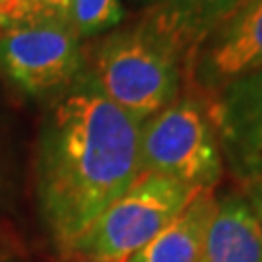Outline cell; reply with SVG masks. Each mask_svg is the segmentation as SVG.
Wrapping results in <instances>:
<instances>
[{"label": "cell", "instance_id": "cell-1", "mask_svg": "<svg viewBox=\"0 0 262 262\" xmlns=\"http://www.w3.org/2000/svg\"><path fill=\"white\" fill-rule=\"evenodd\" d=\"M142 121L107 99L82 74L47 113L37 150L43 224L68 251L140 177Z\"/></svg>", "mask_w": 262, "mask_h": 262}, {"label": "cell", "instance_id": "cell-2", "mask_svg": "<svg viewBox=\"0 0 262 262\" xmlns=\"http://www.w3.org/2000/svg\"><path fill=\"white\" fill-rule=\"evenodd\" d=\"M194 43L167 18H142L103 37L88 76L99 92L142 122L177 99L188 85Z\"/></svg>", "mask_w": 262, "mask_h": 262}, {"label": "cell", "instance_id": "cell-3", "mask_svg": "<svg viewBox=\"0 0 262 262\" xmlns=\"http://www.w3.org/2000/svg\"><path fill=\"white\" fill-rule=\"evenodd\" d=\"M185 92L142 122L140 175H163L196 190L214 188L224 173V151L212 105L192 88Z\"/></svg>", "mask_w": 262, "mask_h": 262}, {"label": "cell", "instance_id": "cell-4", "mask_svg": "<svg viewBox=\"0 0 262 262\" xmlns=\"http://www.w3.org/2000/svg\"><path fill=\"white\" fill-rule=\"evenodd\" d=\"M196 188L175 179L142 173L66 253L95 262H126L187 206Z\"/></svg>", "mask_w": 262, "mask_h": 262}, {"label": "cell", "instance_id": "cell-5", "mask_svg": "<svg viewBox=\"0 0 262 262\" xmlns=\"http://www.w3.org/2000/svg\"><path fill=\"white\" fill-rule=\"evenodd\" d=\"M84 53L68 19H45L0 31V70L29 95L70 88L82 76Z\"/></svg>", "mask_w": 262, "mask_h": 262}, {"label": "cell", "instance_id": "cell-6", "mask_svg": "<svg viewBox=\"0 0 262 262\" xmlns=\"http://www.w3.org/2000/svg\"><path fill=\"white\" fill-rule=\"evenodd\" d=\"M258 68H262V0H251L200 41L187 88L210 99L231 80Z\"/></svg>", "mask_w": 262, "mask_h": 262}, {"label": "cell", "instance_id": "cell-7", "mask_svg": "<svg viewBox=\"0 0 262 262\" xmlns=\"http://www.w3.org/2000/svg\"><path fill=\"white\" fill-rule=\"evenodd\" d=\"M222 151L243 181L262 175V68L210 97Z\"/></svg>", "mask_w": 262, "mask_h": 262}, {"label": "cell", "instance_id": "cell-8", "mask_svg": "<svg viewBox=\"0 0 262 262\" xmlns=\"http://www.w3.org/2000/svg\"><path fill=\"white\" fill-rule=\"evenodd\" d=\"M198 262H262V225L247 198L227 192L215 200Z\"/></svg>", "mask_w": 262, "mask_h": 262}, {"label": "cell", "instance_id": "cell-9", "mask_svg": "<svg viewBox=\"0 0 262 262\" xmlns=\"http://www.w3.org/2000/svg\"><path fill=\"white\" fill-rule=\"evenodd\" d=\"M215 200L214 188L196 190L187 206L126 262H198Z\"/></svg>", "mask_w": 262, "mask_h": 262}, {"label": "cell", "instance_id": "cell-10", "mask_svg": "<svg viewBox=\"0 0 262 262\" xmlns=\"http://www.w3.org/2000/svg\"><path fill=\"white\" fill-rule=\"evenodd\" d=\"M142 12H154L187 33L194 47L206 37L208 19L215 0H130ZM196 51V49H194Z\"/></svg>", "mask_w": 262, "mask_h": 262}, {"label": "cell", "instance_id": "cell-11", "mask_svg": "<svg viewBox=\"0 0 262 262\" xmlns=\"http://www.w3.org/2000/svg\"><path fill=\"white\" fill-rule=\"evenodd\" d=\"M121 19L122 6L119 0H70L68 21L80 39L103 33Z\"/></svg>", "mask_w": 262, "mask_h": 262}, {"label": "cell", "instance_id": "cell-12", "mask_svg": "<svg viewBox=\"0 0 262 262\" xmlns=\"http://www.w3.org/2000/svg\"><path fill=\"white\" fill-rule=\"evenodd\" d=\"M70 0H0V31L45 19H68Z\"/></svg>", "mask_w": 262, "mask_h": 262}, {"label": "cell", "instance_id": "cell-13", "mask_svg": "<svg viewBox=\"0 0 262 262\" xmlns=\"http://www.w3.org/2000/svg\"><path fill=\"white\" fill-rule=\"evenodd\" d=\"M247 2H251V0H215L214 6H212V12H210V19H208L206 35L215 28V26H220V24L225 21L229 16H233L239 8H243Z\"/></svg>", "mask_w": 262, "mask_h": 262}, {"label": "cell", "instance_id": "cell-14", "mask_svg": "<svg viewBox=\"0 0 262 262\" xmlns=\"http://www.w3.org/2000/svg\"><path fill=\"white\" fill-rule=\"evenodd\" d=\"M245 187H247V202L253 208L256 220L262 225V175L245 181Z\"/></svg>", "mask_w": 262, "mask_h": 262}, {"label": "cell", "instance_id": "cell-15", "mask_svg": "<svg viewBox=\"0 0 262 262\" xmlns=\"http://www.w3.org/2000/svg\"><path fill=\"white\" fill-rule=\"evenodd\" d=\"M76 262H95V260H88V258H80V256H76Z\"/></svg>", "mask_w": 262, "mask_h": 262}]
</instances>
